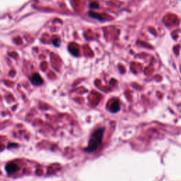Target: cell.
Listing matches in <instances>:
<instances>
[{"mask_svg": "<svg viewBox=\"0 0 181 181\" xmlns=\"http://www.w3.org/2000/svg\"><path fill=\"white\" fill-rule=\"evenodd\" d=\"M6 172L9 174L14 173L19 170V168L14 163H10V164H7V166H6Z\"/></svg>", "mask_w": 181, "mask_h": 181, "instance_id": "obj_3", "label": "cell"}, {"mask_svg": "<svg viewBox=\"0 0 181 181\" xmlns=\"http://www.w3.org/2000/svg\"><path fill=\"white\" fill-rule=\"evenodd\" d=\"M109 109L110 111L111 112H113V113H116L120 110V104H119V102L118 101H114L113 103H111V105L109 107Z\"/></svg>", "mask_w": 181, "mask_h": 181, "instance_id": "obj_5", "label": "cell"}, {"mask_svg": "<svg viewBox=\"0 0 181 181\" xmlns=\"http://www.w3.org/2000/svg\"><path fill=\"white\" fill-rule=\"evenodd\" d=\"M68 50L72 55L74 56H78L79 53V50L78 46L75 43H71L69 45Z\"/></svg>", "mask_w": 181, "mask_h": 181, "instance_id": "obj_4", "label": "cell"}, {"mask_svg": "<svg viewBox=\"0 0 181 181\" xmlns=\"http://www.w3.org/2000/svg\"><path fill=\"white\" fill-rule=\"evenodd\" d=\"M90 8H98V4L96 2H93L91 4H90Z\"/></svg>", "mask_w": 181, "mask_h": 181, "instance_id": "obj_8", "label": "cell"}, {"mask_svg": "<svg viewBox=\"0 0 181 181\" xmlns=\"http://www.w3.org/2000/svg\"><path fill=\"white\" fill-rule=\"evenodd\" d=\"M30 80L33 84L36 85V86L41 85L42 84V82H43L42 77H41L40 75L38 74V73H36V74H33L32 77H31Z\"/></svg>", "mask_w": 181, "mask_h": 181, "instance_id": "obj_2", "label": "cell"}, {"mask_svg": "<svg viewBox=\"0 0 181 181\" xmlns=\"http://www.w3.org/2000/svg\"><path fill=\"white\" fill-rule=\"evenodd\" d=\"M104 128H100L96 129L90 137V140L88 141V146L86 148L85 151L88 153L93 152L98 149V146L101 144L102 139H103V134H104Z\"/></svg>", "mask_w": 181, "mask_h": 181, "instance_id": "obj_1", "label": "cell"}, {"mask_svg": "<svg viewBox=\"0 0 181 181\" xmlns=\"http://www.w3.org/2000/svg\"><path fill=\"white\" fill-rule=\"evenodd\" d=\"M88 14H89V16L91 18L96 19L98 21H103V18H102L101 16H98V14H96V13H94V12H91V11H89V12H88Z\"/></svg>", "mask_w": 181, "mask_h": 181, "instance_id": "obj_6", "label": "cell"}, {"mask_svg": "<svg viewBox=\"0 0 181 181\" xmlns=\"http://www.w3.org/2000/svg\"><path fill=\"white\" fill-rule=\"evenodd\" d=\"M52 43H53V45H55V47H59L60 45V40H59V39H55V40L52 41Z\"/></svg>", "mask_w": 181, "mask_h": 181, "instance_id": "obj_7", "label": "cell"}]
</instances>
